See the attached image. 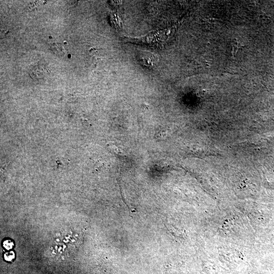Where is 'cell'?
I'll list each match as a JSON object with an SVG mask.
<instances>
[{"label":"cell","mask_w":274,"mask_h":274,"mask_svg":"<svg viewBox=\"0 0 274 274\" xmlns=\"http://www.w3.org/2000/svg\"><path fill=\"white\" fill-rule=\"evenodd\" d=\"M174 30L171 28L152 31L145 36L127 39L128 41L148 45L153 47L162 46L171 37Z\"/></svg>","instance_id":"6da1fadb"},{"label":"cell","mask_w":274,"mask_h":274,"mask_svg":"<svg viewBox=\"0 0 274 274\" xmlns=\"http://www.w3.org/2000/svg\"><path fill=\"white\" fill-rule=\"evenodd\" d=\"M137 59L141 65L149 69L156 67L159 60L156 54L146 51L138 52Z\"/></svg>","instance_id":"7a4b0ae2"},{"label":"cell","mask_w":274,"mask_h":274,"mask_svg":"<svg viewBox=\"0 0 274 274\" xmlns=\"http://www.w3.org/2000/svg\"><path fill=\"white\" fill-rule=\"evenodd\" d=\"M30 71L31 76L34 79H38L43 78L49 70L43 65H38L34 67Z\"/></svg>","instance_id":"3957f363"},{"label":"cell","mask_w":274,"mask_h":274,"mask_svg":"<svg viewBox=\"0 0 274 274\" xmlns=\"http://www.w3.org/2000/svg\"><path fill=\"white\" fill-rule=\"evenodd\" d=\"M51 48L57 54H64L65 53L64 48L60 44H53Z\"/></svg>","instance_id":"277c9868"},{"label":"cell","mask_w":274,"mask_h":274,"mask_svg":"<svg viewBox=\"0 0 274 274\" xmlns=\"http://www.w3.org/2000/svg\"><path fill=\"white\" fill-rule=\"evenodd\" d=\"M233 46V47L232 53H233V56H235L237 53V52L238 51L239 49L238 42H237L235 43H234V45Z\"/></svg>","instance_id":"5b68a950"}]
</instances>
